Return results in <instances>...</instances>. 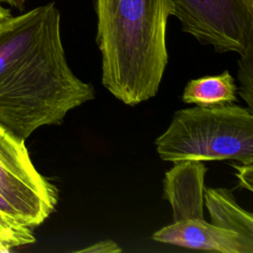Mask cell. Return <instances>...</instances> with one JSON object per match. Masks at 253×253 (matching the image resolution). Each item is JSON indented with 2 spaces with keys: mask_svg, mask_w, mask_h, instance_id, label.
I'll return each instance as SVG.
<instances>
[{
  "mask_svg": "<svg viewBox=\"0 0 253 253\" xmlns=\"http://www.w3.org/2000/svg\"><path fill=\"white\" fill-rule=\"evenodd\" d=\"M102 84L128 106L154 97L168 51L170 0H94Z\"/></svg>",
  "mask_w": 253,
  "mask_h": 253,
  "instance_id": "7a4b0ae2",
  "label": "cell"
},
{
  "mask_svg": "<svg viewBox=\"0 0 253 253\" xmlns=\"http://www.w3.org/2000/svg\"><path fill=\"white\" fill-rule=\"evenodd\" d=\"M0 200L9 219L32 229L54 211L58 202L56 186L36 169L25 140L1 126Z\"/></svg>",
  "mask_w": 253,
  "mask_h": 253,
  "instance_id": "277c9868",
  "label": "cell"
},
{
  "mask_svg": "<svg viewBox=\"0 0 253 253\" xmlns=\"http://www.w3.org/2000/svg\"><path fill=\"white\" fill-rule=\"evenodd\" d=\"M237 91L233 76L224 70L218 75L190 80L184 89L182 101L199 107L230 105L237 101Z\"/></svg>",
  "mask_w": 253,
  "mask_h": 253,
  "instance_id": "9c48e42d",
  "label": "cell"
},
{
  "mask_svg": "<svg viewBox=\"0 0 253 253\" xmlns=\"http://www.w3.org/2000/svg\"><path fill=\"white\" fill-rule=\"evenodd\" d=\"M237 171V178L240 182V185L244 188H247L249 191H252V175H253V162L241 163V165H233Z\"/></svg>",
  "mask_w": 253,
  "mask_h": 253,
  "instance_id": "4fadbf2b",
  "label": "cell"
},
{
  "mask_svg": "<svg viewBox=\"0 0 253 253\" xmlns=\"http://www.w3.org/2000/svg\"><path fill=\"white\" fill-rule=\"evenodd\" d=\"M184 33L217 52L253 55V0H170Z\"/></svg>",
  "mask_w": 253,
  "mask_h": 253,
  "instance_id": "5b68a950",
  "label": "cell"
},
{
  "mask_svg": "<svg viewBox=\"0 0 253 253\" xmlns=\"http://www.w3.org/2000/svg\"><path fill=\"white\" fill-rule=\"evenodd\" d=\"M238 80L240 82L239 93L245 100L248 108L253 110V55L240 56L238 60Z\"/></svg>",
  "mask_w": 253,
  "mask_h": 253,
  "instance_id": "8fae6325",
  "label": "cell"
},
{
  "mask_svg": "<svg viewBox=\"0 0 253 253\" xmlns=\"http://www.w3.org/2000/svg\"><path fill=\"white\" fill-rule=\"evenodd\" d=\"M155 241L190 249L221 253H253V239L217 227L206 219L173 222L153 233Z\"/></svg>",
  "mask_w": 253,
  "mask_h": 253,
  "instance_id": "8992f818",
  "label": "cell"
},
{
  "mask_svg": "<svg viewBox=\"0 0 253 253\" xmlns=\"http://www.w3.org/2000/svg\"><path fill=\"white\" fill-rule=\"evenodd\" d=\"M13 15L11 14V11L8 8H5L2 3H0V24L4 21L11 18Z\"/></svg>",
  "mask_w": 253,
  "mask_h": 253,
  "instance_id": "9a60e30c",
  "label": "cell"
},
{
  "mask_svg": "<svg viewBox=\"0 0 253 253\" xmlns=\"http://www.w3.org/2000/svg\"><path fill=\"white\" fill-rule=\"evenodd\" d=\"M204 205L210 213L211 223L253 239V215L236 203L231 191L205 187Z\"/></svg>",
  "mask_w": 253,
  "mask_h": 253,
  "instance_id": "ba28073f",
  "label": "cell"
},
{
  "mask_svg": "<svg viewBox=\"0 0 253 253\" xmlns=\"http://www.w3.org/2000/svg\"><path fill=\"white\" fill-rule=\"evenodd\" d=\"M95 98L92 84L69 67L54 3L0 24V126L26 140L43 126Z\"/></svg>",
  "mask_w": 253,
  "mask_h": 253,
  "instance_id": "6da1fadb",
  "label": "cell"
},
{
  "mask_svg": "<svg viewBox=\"0 0 253 253\" xmlns=\"http://www.w3.org/2000/svg\"><path fill=\"white\" fill-rule=\"evenodd\" d=\"M35 241L32 228L10 220L0 211V252H9L12 248Z\"/></svg>",
  "mask_w": 253,
  "mask_h": 253,
  "instance_id": "30bf717a",
  "label": "cell"
},
{
  "mask_svg": "<svg viewBox=\"0 0 253 253\" xmlns=\"http://www.w3.org/2000/svg\"><path fill=\"white\" fill-rule=\"evenodd\" d=\"M27 0H0V3H6L8 5H11L17 9L23 10L25 7V3Z\"/></svg>",
  "mask_w": 253,
  "mask_h": 253,
  "instance_id": "5bb4252c",
  "label": "cell"
},
{
  "mask_svg": "<svg viewBox=\"0 0 253 253\" xmlns=\"http://www.w3.org/2000/svg\"><path fill=\"white\" fill-rule=\"evenodd\" d=\"M165 173L163 198L173 211V222L204 219L205 176L208 168L203 161L183 160Z\"/></svg>",
  "mask_w": 253,
  "mask_h": 253,
  "instance_id": "52a82bcc",
  "label": "cell"
},
{
  "mask_svg": "<svg viewBox=\"0 0 253 253\" xmlns=\"http://www.w3.org/2000/svg\"><path fill=\"white\" fill-rule=\"evenodd\" d=\"M155 144L164 161L253 162V114L234 104L179 110Z\"/></svg>",
  "mask_w": 253,
  "mask_h": 253,
  "instance_id": "3957f363",
  "label": "cell"
},
{
  "mask_svg": "<svg viewBox=\"0 0 253 253\" xmlns=\"http://www.w3.org/2000/svg\"><path fill=\"white\" fill-rule=\"evenodd\" d=\"M74 252H86V253H119L122 252V248L112 239H105L101 240L99 242H96L95 244L89 245L85 248L78 249Z\"/></svg>",
  "mask_w": 253,
  "mask_h": 253,
  "instance_id": "7c38bea8",
  "label": "cell"
}]
</instances>
